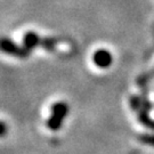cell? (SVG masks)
Instances as JSON below:
<instances>
[{
  "label": "cell",
  "mask_w": 154,
  "mask_h": 154,
  "mask_svg": "<svg viewBox=\"0 0 154 154\" xmlns=\"http://www.w3.org/2000/svg\"><path fill=\"white\" fill-rule=\"evenodd\" d=\"M70 112V106L65 102H56L50 107V116L47 119L46 126L50 131H57L63 126L66 116Z\"/></svg>",
  "instance_id": "6da1fadb"
},
{
  "label": "cell",
  "mask_w": 154,
  "mask_h": 154,
  "mask_svg": "<svg viewBox=\"0 0 154 154\" xmlns=\"http://www.w3.org/2000/svg\"><path fill=\"white\" fill-rule=\"evenodd\" d=\"M0 51L9 56H13V57L20 58V60L28 58L31 54V51H29L23 45L20 46L11 39L6 38V37L0 38Z\"/></svg>",
  "instance_id": "7a4b0ae2"
},
{
  "label": "cell",
  "mask_w": 154,
  "mask_h": 154,
  "mask_svg": "<svg viewBox=\"0 0 154 154\" xmlns=\"http://www.w3.org/2000/svg\"><path fill=\"white\" fill-rule=\"evenodd\" d=\"M93 62L94 64L99 69H107L112 65L113 56L107 49H97L93 54Z\"/></svg>",
  "instance_id": "3957f363"
},
{
  "label": "cell",
  "mask_w": 154,
  "mask_h": 154,
  "mask_svg": "<svg viewBox=\"0 0 154 154\" xmlns=\"http://www.w3.org/2000/svg\"><path fill=\"white\" fill-rule=\"evenodd\" d=\"M41 38L38 33L34 32V31H26L23 35V46L29 50V51H32V50L37 49L40 47V42H41Z\"/></svg>",
  "instance_id": "277c9868"
},
{
  "label": "cell",
  "mask_w": 154,
  "mask_h": 154,
  "mask_svg": "<svg viewBox=\"0 0 154 154\" xmlns=\"http://www.w3.org/2000/svg\"><path fill=\"white\" fill-rule=\"evenodd\" d=\"M58 46V40L56 38H41L40 47L47 51H55Z\"/></svg>",
  "instance_id": "5b68a950"
},
{
  "label": "cell",
  "mask_w": 154,
  "mask_h": 154,
  "mask_svg": "<svg viewBox=\"0 0 154 154\" xmlns=\"http://www.w3.org/2000/svg\"><path fill=\"white\" fill-rule=\"evenodd\" d=\"M138 120L140 123H143L144 126H146L147 128L154 129V120H152L149 116V111L140 109L138 111Z\"/></svg>",
  "instance_id": "8992f818"
},
{
  "label": "cell",
  "mask_w": 154,
  "mask_h": 154,
  "mask_svg": "<svg viewBox=\"0 0 154 154\" xmlns=\"http://www.w3.org/2000/svg\"><path fill=\"white\" fill-rule=\"evenodd\" d=\"M153 78H154V69L151 72H149V73H145V74H143V75H140V77L138 78L137 79L138 86L139 87H145Z\"/></svg>",
  "instance_id": "52a82bcc"
},
{
  "label": "cell",
  "mask_w": 154,
  "mask_h": 154,
  "mask_svg": "<svg viewBox=\"0 0 154 154\" xmlns=\"http://www.w3.org/2000/svg\"><path fill=\"white\" fill-rule=\"evenodd\" d=\"M129 104L131 110L134 111H139L142 109V97L139 96H131L129 99Z\"/></svg>",
  "instance_id": "ba28073f"
},
{
  "label": "cell",
  "mask_w": 154,
  "mask_h": 154,
  "mask_svg": "<svg viewBox=\"0 0 154 154\" xmlns=\"http://www.w3.org/2000/svg\"><path fill=\"white\" fill-rule=\"evenodd\" d=\"M138 140L140 143L149 145V146H153L154 147V135H149V134H144V135H138Z\"/></svg>",
  "instance_id": "9c48e42d"
},
{
  "label": "cell",
  "mask_w": 154,
  "mask_h": 154,
  "mask_svg": "<svg viewBox=\"0 0 154 154\" xmlns=\"http://www.w3.org/2000/svg\"><path fill=\"white\" fill-rule=\"evenodd\" d=\"M7 132H8V126H7V123L0 120V138L5 137L6 135H7Z\"/></svg>",
  "instance_id": "30bf717a"
}]
</instances>
